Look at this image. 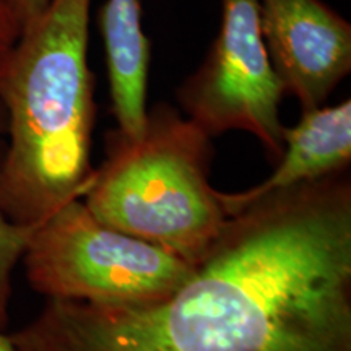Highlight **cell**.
I'll use <instances>...</instances> for the list:
<instances>
[{
  "label": "cell",
  "mask_w": 351,
  "mask_h": 351,
  "mask_svg": "<svg viewBox=\"0 0 351 351\" xmlns=\"http://www.w3.org/2000/svg\"><path fill=\"white\" fill-rule=\"evenodd\" d=\"M8 337L16 351H351L350 168L231 215L166 300H47Z\"/></svg>",
  "instance_id": "obj_1"
},
{
  "label": "cell",
  "mask_w": 351,
  "mask_h": 351,
  "mask_svg": "<svg viewBox=\"0 0 351 351\" xmlns=\"http://www.w3.org/2000/svg\"><path fill=\"white\" fill-rule=\"evenodd\" d=\"M91 0H49L21 28L0 69L8 143L0 156V213L38 225L93 182L95 77L88 65Z\"/></svg>",
  "instance_id": "obj_2"
},
{
  "label": "cell",
  "mask_w": 351,
  "mask_h": 351,
  "mask_svg": "<svg viewBox=\"0 0 351 351\" xmlns=\"http://www.w3.org/2000/svg\"><path fill=\"white\" fill-rule=\"evenodd\" d=\"M210 140L178 109L158 103L138 137L108 132L106 160L82 199L104 225L197 265L231 217L208 181Z\"/></svg>",
  "instance_id": "obj_3"
},
{
  "label": "cell",
  "mask_w": 351,
  "mask_h": 351,
  "mask_svg": "<svg viewBox=\"0 0 351 351\" xmlns=\"http://www.w3.org/2000/svg\"><path fill=\"white\" fill-rule=\"evenodd\" d=\"M21 258L39 295L98 306L166 300L195 270L194 263L101 223L82 199L39 223Z\"/></svg>",
  "instance_id": "obj_4"
},
{
  "label": "cell",
  "mask_w": 351,
  "mask_h": 351,
  "mask_svg": "<svg viewBox=\"0 0 351 351\" xmlns=\"http://www.w3.org/2000/svg\"><path fill=\"white\" fill-rule=\"evenodd\" d=\"M218 36L199 69L178 88L187 119L210 138L243 130L258 138L271 163L283 153V83L262 38L258 0H221Z\"/></svg>",
  "instance_id": "obj_5"
},
{
  "label": "cell",
  "mask_w": 351,
  "mask_h": 351,
  "mask_svg": "<svg viewBox=\"0 0 351 351\" xmlns=\"http://www.w3.org/2000/svg\"><path fill=\"white\" fill-rule=\"evenodd\" d=\"M262 38L285 93L324 106L351 70V25L320 0H258Z\"/></svg>",
  "instance_id": "obj_6"
},
{
  "label": "cell",
  "mask_w": 351,
  "mask_h": 351,
  "mask_svg": "<svg viewBox=\"0 0 351 351\" xmlns=\"http://www.w3.org/2000/svg\"><path fill=\"white\" fill-rule=\"evenodd\" d=\"M351 163V101L335 106H319L302 111L295 127H285L283 153L265 181L241 192H219L230 215L245 205L271 194L313 182Z\"/></svg>",
  "instance_id": "obj_7"
},
{
  "label": "cell",
  "mask_w": 351,
  "mask_h": 351,
  "mask_svg": "<svg viewBox=\"0 0 351 351\" xmlns=\"http://www.w3.org/2000/svg\"><path fill=\"white\" fill-rule=\"evenodd\" d=\"M106 49L109 96L117 129L138 137L147 122V86L152 62L150 39L142 29L138 0H108L99 10Z\"/></svg>",
  "instance_id": "obj_8"
},
{
  "label": "cell",
  "mask_w": 351,
  "mask_h": 351,
  "mask_svg": "<svg viewBox=\"0 0 351 351\" xmlns=\"http://www.w3.org/2000/svg\"><path fill=\"white\" fill-rule=\"evenodd\" d=\"M2 153L0 148V156ZM38 225H15L0 213V330L8 324L13 269L23 257L26 244Z\"/></svg>",
  "instance_id": "obj_9"
},
{
  "label": "cell",
  "mask_w": 351,
  "mask_h": 351,
  "mask_svg": "<svg viewBox=\"0 0 351 351\" xmlns=\"http://www.w3.org/2000/svg\"><path fill=\"white\" fill-rule=\"evenodd\" d=\"M21 26L7 0H0V69L7 60L15 43L19 41Z\"/></svg>",
  "instance_id": "obj_10"
},
{
  "label": "cell",
  "mask_w": 351,
  "mask_h": 351,
  "mask_svg": "<svg viewBox=\"0 0 351 351\" xmlns=\"http://www.w3.org/2000/svg\"><path fill=\"white\" fill-rule=\"evenodd\" d=\"M21 28L44 10L49 0H7Z\"/></svg>",
  "instance_id": "obj_11"
},
{
  "label": "cell",
  "mask_w": 351,
  "mask_h": 351,
  "mask_svg": "<svg viewBox=\"0 0 351 351\" xmlns=\"http://www.w3.org/2000/svg\"><path fill=\"white\" fill-rule=\"evenodd\" d=\"M0 351H16L10 337L7 333H3V330H0Z\"/></svg>",
  "instance_id": "obj_12"
},
{
  "label": "cell",
  "mask_w": 351,
  "mask_h": 351,
  "mask_svg": "<svg viewBox=\"0 0 351 351\" xmlns=\"http://www.w3.org/2000/svg\"><path fill=\"white\" fill-rule=\"evenodd\" d=\"M7 130V116H5V109H3L2 104H0V137L5 134Z\"/></svg>",
  "instance_id": "obj_13"
}]
</instances>
